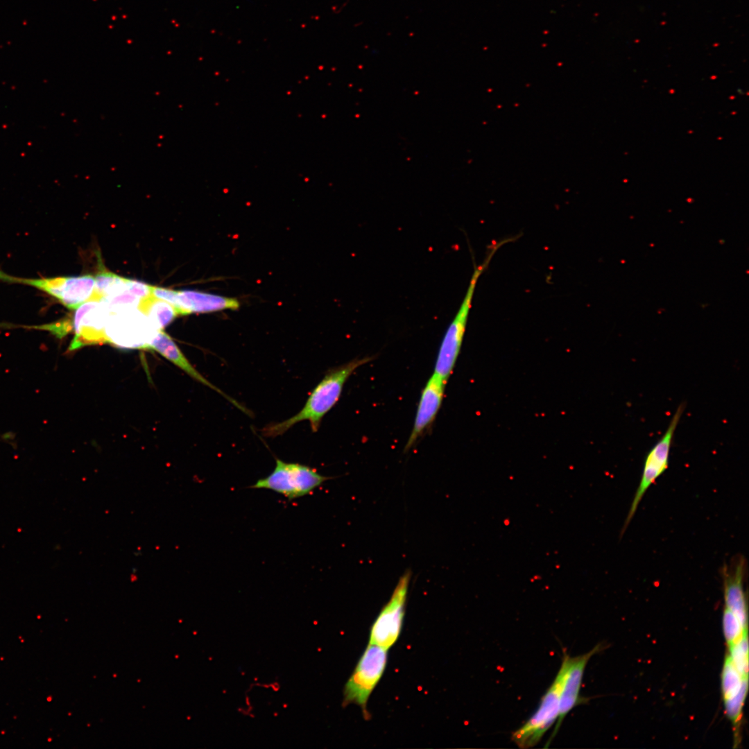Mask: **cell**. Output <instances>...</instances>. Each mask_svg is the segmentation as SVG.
I'll list each match as a JSON object with an SVG mask.
<instances>
[{
  "label": "cell",
  "instance_id": "cell-16",
  "mask_svg": "<svg viewBox=\"0 0 749 749\" xmlns=\"http://www.w3.org/2000/svg\"><path fill=\"white\" fill-rule=\"evenodd\" d=\"M138 309L158 331L162 330L180 316L178 310L173 305L152 294L141 300Z\"/></svg>",
  "mask_w": 749,
  "mask_h": 749
},
{
  "label": "cell",
  "instance_id": "cell-9",
  "mask_svg": "<svg viewBox=\"0 0 749 749\" xmlns=\"http://www.w3.org/2000/svg\"><path fill=\"white\" fill-rule=\"evenodd\" d=\"M410 579V571L400 577L390 600L371 627L369 644L388 650L397 642L402 627Z\"/></svg>",
  "mask_w": 749,
  "mask_h": 749
},
{
  "label": "cell",
  "instance_id": "cell-4",
  "mask_svg": "<svg viewBox=\"0 0 749 749\" xmlns=\"http://www.w3.org/2000/svg\"><path fill=\"white\" fill-rule=\"evenodd\" d=\"M388 649L369 644L360 657L353 673L345 685L343 705L359 706L365 719L369 697L385 671Z\"/></svg>",
  "mask_w": 749,
  "mask_h": 749
},
{
  "label": "cell",
  "instance_id": "cell-6",
  "mask_svg": "<svg viewBox=\"0 0 749 749\" xmlns=\"http://www.w3.org/2000/svg\"><path fill=\"white\" fill-rule=\"evenodd\" d=\"M684 410V404L678 406L664 433L646 454L641 479L625 520L622 533L634 517L646 491L668 468L674 433Z\"/></svg>",
  "mask_w": 749,
  "mask_h": 749
},
{
  "label": "cell",
  "instance_id": "cell-14",
  "mask_svg": "<svg viewBox=\"0 0 749 749\" xmlns=\"http://www.w3.org/2000/svg\"><path fill=\"white\" fill-rule=\"evenodd\" d=\"M175 308L180 316L192 313H210L227 309L236 310L239 301L233 298L192 290L177 291Z\"/></svg>",
  "mask_w": 749,
  "mask_h": 749
},
{
  "label": "cell",
  "instance_id": "cell-8",
  "mask_svg": "<svg viewBox=\"0 0 749 749\" xmlns=\"http://www.w3.org/2000/svg\"><path fill=\"white\" fill-rule=\"evenodd\" d=\"M603 649L604 646L599 644L589 652L577 656H570L567 652H564L559 669L562 676L559 714L545 748H547L554 739L567 714L575 707L587 700L580 696L585 669L590 658Z\"/></svg>",
  "mask_w": 749,
  "mask_h": 749
},
{
  "label": "cell",
  "instance_id": "cell-5",
  "mask_svg": "<svg viewBox=\"0 0 749 749\" xmlns=\"http://www.w3.org/2000/svg\"><path fill=\"white\" fill-rule=\"evenodd\" d=\"M0 280L37 288L70 309H76L89 300L95 286V278L90 275L32 279L15 277L0 270Z\"/></svg>",
  "mask_w": 749,
  "mask_h": 749
},
{
  "label": "cell",
  "instance_id": "cell-11",
  "mask_svg": "<svg viewBox=\"0 0 749 749\" xmlns=\"http://www.w3.org/2000/svg\"><path fill=\"white\" fill-rule=\"evenodd\" d=\"M110 312L101 300H89L76 309L71 322L74 337L69 350L107 343L105 326Z\"/></svg>",
  "mask_w": 749,
  "mask_h": 749
},
{
  "label": "cell",
  "instance_id": "cell-1",
  "mask_svg": "<svg viewBox=\"0 0 749 749\" xmlns=\"http://www.w3.org/2000/svg\"><path fill=\"white\" fill-rule=\"evenodd\" d=\"M373 356L356 358L346 363L330 368L313 389L302 408L284 421L271 422L261 430L266 438H276L286 433L298 422H309L312 432L318 431L324 416L338 401L343 386L351 374L360 366L369 363Z\"/></svg>",
  "mask_w": 749,
  "mask_h": 749
},
{
  "label": "cell",
  "instance_id": "cell-15",
  "mask_svg": "<svg viewBox=\"0 0 749 749\" xmlns=\"http://www.w3.org/2000/svg\"><path fill=\"white\" fill-rule=\"evenodd\" d=\"M745 573L746 561L743 557L737 560L732 568L724 567L722 571L725 607L748 628V605L743 589Z\"/></svg>",
  "mask_w": 749,
  "mask_h": 749
},
{
  "label": "cell",
  "instance_id": "cell-17",
  "mask_svg": "<svg viewBox=\"0 0 749 749\" xmlns=\"http://www.w3.org/2000/svg\"><path fill=\"white\" fill-rule=\"evenodd\" d=\"M746 680H748V677H743L738 671L728 654L725 659L721 674V689L723 700L725 701L735 696Z\"/></svg>",
  "mask_w": 749,
  "mask_h": 749
},
{
  "label": "cell",
  "instance_id": "cell-10",
  "mask_svg": "<svg viewBox=\"0 0 749 749\" xmlns=\"http://www.w3.org/2000/svg\"><path fill=\"white\" fill-rule=\"evenodd\" d=\"M135 309L110 314L105 326L107 343L147 349L157 330L144 314Z\"/></svg>",
  "mask_w": 749,
  "mask_h": 749
},
{
  "label": "cell",
  "instance_id": "cell-18",
  "mask_svg": "<svg viewBox=\"0 0 749 749\" xmlns=\"http://www.w3.org/2000/svg\"><path fill=\"white\" fill-rule=\"evenodd\" d=\"M748 680L742 685L739 691L731 698L724 701L727 716L732 721L734 730V739L739 741V728L742 709L748 692Z\"/></svg>",
  "mask_w": 749,
  "mask_h": 749
},
{
  "label": "cell",
  "instance_id": "cell-7",
  "mask_svg": "<svg viewBox=\"0 0 749 749\" xmlns=\"http://www.w3.org/2000/svg\"><path fill=\"white\" fill-rule=\"evenodd\" d=\"M561 673L558 670L553 681L540 699L535 712L511 734V740L522 749L534 747L544 734L556 724L559 714Z\"/></svg>",
  "mask_w": 749,
  "mask_h": 749
},
{
  "label": "cell",
  "instance_id": "cell-20",
  "mask_svg": "<svg viewBox=\"0 0 749 749\" xmlns=\"http://www.w3.org/2000/svg\"><path fill=\"white\" fill-rule=\"evenodd\" d=\"M723 628L728 647L748 632V628H745L737 617L726 607L723 614Z\"/></svg>",
  "mask_w": 749,
  "mask_h": 749
},
{
  "label": "cell",
  "instance_id": "cell-12",
  "mask_svg": "<svg viewBox=\"0 0 749 749\" xmlns=\"http://www.w3.org/2000/svg\"><path fill=\"white\" fill-rule=\"evenodd\" d=\"M447 381L433 373L423 388L414 424L404 451H408L432 425L444 399Z\"/></svg>",
  "mask_w": 749,
  "mask_h": 749
},
{
  "label": "cell",
  "instance_id": "cell-3",
  "mask_svg": "<svg viewBox=\"0 0 749 749\" xmlns=\"http://www.w3.org/2000/svg\"><path fill=\"white\" fill-rule=\"evenodd\" d=\"M329 479L308 465L276 458L271 473L258 479L250 488L270 490L291 501L311 494Z\"/></svg>",
  "mask_w": 749,
  "mask_h": 749
},
{
  "label": "cell",
  "instance_id": "cell-19",
  "mask_svg": "<svg viewBox=\"0 0 749 749\" xmlns=\"http://www.w3.org/2000/svg\"><path fill=\"white\" fill-rule=\"evenodd\" d=\"M728 648V655L738 671L743 677H748V632Z\"/></svg>",
  "mask_w": 749,
  "mask_h": 749
},
{
  "label": "cell",
  "instance_id": "cell-13",
  "mask_svg": "<svg viewBox=\"0 0 749 749\" xmlns=\"http://www.w3.org/2000/svg\"><path fill=\"white\" fill-rule=\"evenodd\" d=\"M147 349L156 351L162 356L184 370L191 377L218 392L245 413H249L248 409L224 393L198 372L185 357L173 339L162 330L157 332L154 337L150 341Z\"/></svg>",
  "mask_w": 749,
  "mask_h": 749
},
{
  "label": "cell",
  "instance_id": "cell-2",
  "mask_svg": "<svg viewBox=\"0 0 749 749\" xmlns=\"http://www.w3.org/2000/svg\"><path fill=\"white\" fill-rule=\"evenodd\" d=\"M500 247L501 244L499 243L492 245L483 262L474 267L465 297L444 335L438 353L434 373L446 381L453 372L460 352L477 282Z\"/></svg>",
  "mask_w": 749,
  "mask_h": 749
}]
</instances>
